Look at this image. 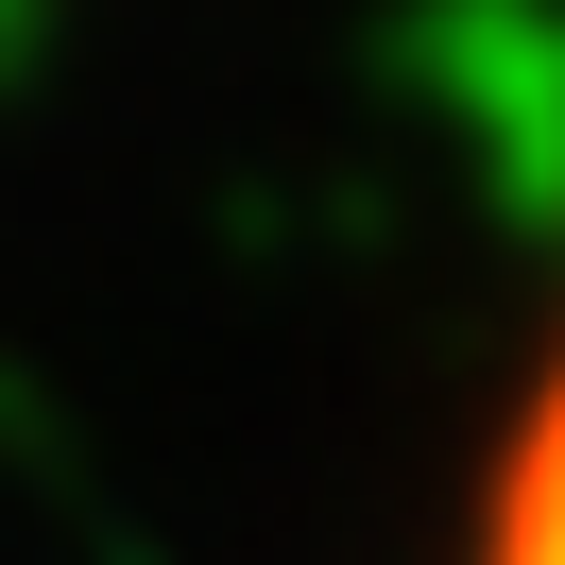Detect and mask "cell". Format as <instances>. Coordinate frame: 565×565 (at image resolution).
I'll use <instances>...</instances> for the list:
<instances>
[{"instance_id": "cell-1", "label": "cell", "mask_w": 565, "mask_h": 565, "mask_svg": "<svg viewBox=\"0 0 565 565\" xmlns=\"http://www.w3.org/2000/svg\"><path fill=\"white\" fill-rule=\"evenodd\" d=\"M462 565H565V343L531 360L514 428L480 462V514H462Z\"/></svg>"}]
</instances>
